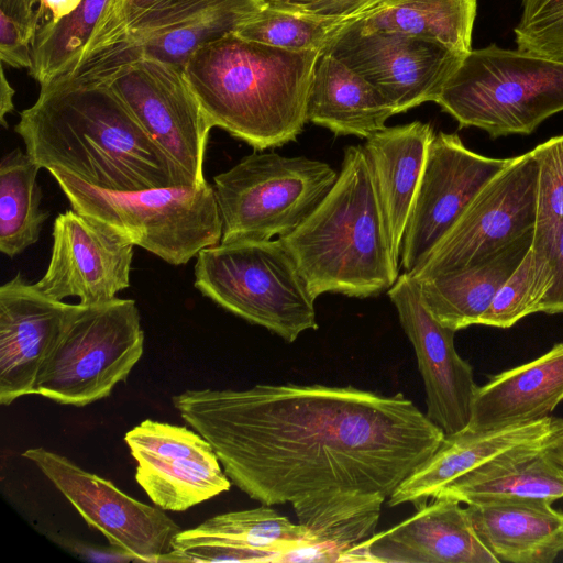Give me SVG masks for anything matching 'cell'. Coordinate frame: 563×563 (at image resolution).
I'll return each instance as SVG.
<instances>
[{
    "mask_svg": "<svg viewBox=\"0 0 563 563\" xmlns=\"http://www.w3.org/2000/svg\"><path fill=\"white\" fill-rule=\"evenodd\" d=\"M173 405L230 481L267 506L339 493L388 498L444 437L402 393L353 386L188 389Z\"/></svg>",
    "mask_w": 563,
    "mask_h": 563,
    "instance_id": "1",
    "label": "cell"
},
{
    "mask_svg": "<svg viewBox=\"0 0 563 563\" xmlns=\"http://www.w3.org/2000/svg\"><path fill=\"white\" fill-rule=\"evenodd\" d=\"M40 87L14 131L41 168L108 191L199 186L147 134L97 65Z\"/></svg>",
    "mask_w": 563,
    "mask_h": 563,
    "instance_id": "2",
    "label": "cell"
},
{
    "mask_svg": "<svg viewBox=\"0 0 563 563\" xmlns=\"http://www.w3.org/2000/svg\"><path fill=\"white\" fill-rule=\"evenodd\" d=\"M320 54L277 48L232 33L198 48L183 68L213 128L264 151L302 132Z\"/></svg>",
    "mask_w": 563,
    "mask_h": 563,
    "instance_id": "3",
    "label": "cell"
},
{
    "mask_svg": "<svg viewBox=\"0 0 563 563\" xmlns=\"http://www.w3.org/2000/svg\"><path fill=\"white\" fill-rule=\"evenodd\" d=\"M314 299L388 290L399 276L372 167L362 145L344 150L338 178L313 211L279 238Z\"/></svg>",
    "mask_w": 563,
    "mask_h": 563,
    "instance_id": "4",
    "label": "cell"
},
{
    "mask_svg": "<svg viewBox=\"0 0 563 563\" xmlns=\"http://www.w3.org/2000/svg\"><path fill=\"white\" fill-rule=\"evenodd\" d=\"M460 128L530 134L563 111V62L490 44L470 51L435 100Z\"/></svg>",
    "mask_w": 563,
    "mask_h": 563,
    "instance_id": "5",
    "label": "cell"
},
{
    "mask_svg": "<svg viewBox=\"0 0 563 563\" xmlns=\"http://www.w3.org/2000/svg\"><path fill=\"white\" fill-rule=\"evenodd\" d=\"M196 257L195 287L227 311L288 343L318 329L316 299L279 238L220 242Z\"/></svg>",
    "mask_w": 563,
    "mask_h": 563,
    "instance_id": "6",
    "label": "cell"
},
{
    "mask_svg": "<svg viewBox=\"0 0 563 563\" xmlns=\"http://www.w3.org/2000/svg\"><path fill=\"white\" fill-rule=\"evenodd\" d=\"M71 208L172 265L187 264L221 242L222 221L213 186L108 191L51 173Z\"/></svg>",
    "mask_w": 563,
    "mask_h": 563,
    "instance_id": "7",
    "label": "cell"
},
{
    "mask_svg": "<svg viewBox=\"0 0 563 563\" xmlns=\"http://www.w3.org/2000/svg\"><path fill=\"white\" fill-rule=\"evenodd\" d=\"M338 178L325 162L275 152L244 156L214 176L221 242L268 240L292 232Z\"/></svg>",
    "mask_w": 563,
    "mask_h": 563,
    "instance_id": "8",
    "label": "cell"
},
{
    "mask_svg": "<svg viewBox=\"0 0 563 563\" xmlns=\"http://www.w3.org/2000/svg\"><path fill=\"white\" fill-rule=\"evenodd\" d=\"M143 350L134 300L78 303L38 375L35 394L62 405L92 404L126 379Z\"/></svg>",
    "mask_w": 563,
    "mask_h": 563,
    "instance_id": "9",
    "label": "cell"
},
{
    "mask_svg": "<svg viewBox=\"0 0 563 563\" xmlns=\"http://www.w3.org/2000/svg\"><path fill=\"white\" fill-rule=\"evenodd\" d=\"M97 65L147 134L194 179L206 183L203 164L213 128L183 66L133 56L122 46L88 62Z\"/></svg>",
    "mask_w": 563,
    "mask_h": 563,
    "instance_id": "10",
    "label": "cell"
},
{
    "mask_svg": "<svg viewBox=\"0 0 563 563\" xmlns=\"http://www.w3.org/2000/svg\"><path fill=\"white\" fill-rule=\"evenodd\" d=\"M537 174L532 151L511 157L408 274L421 280L461 269L533 233Z\"/></svg>",
    "mask_w": 563,
    "mask_h": 563,
    "instance_id": "11",
    "label": "cell"
},
{
    "mask_svg": "<svg viewBox=\"0 0 563 563\" xmlns=\"http://www.w3.org/2000/svg\"><path fill=\"white\" fill-rule=\"evenodd\" d=\"M22 456L33 462L86 523L120 553L139 561L164 562L173 551L181 529L162 508L132 498L110 481L46 449H27Z\"/></svg>",
    "mask_w": 563,
    "mask_h": 563,
    "instance_id": "12",
    "label": "cell"
},
{
    "mask_svg": "<svg viewBox=\"0 0 563 563\" xmlns=\"http://www.w3.org/2000/svg\"><path fill=\"white\" fill-rule=\"evenodd\" d=\"M322 52L372 84L396 114L435 102L465 56L438 42L400 32L357 33L342 26Z\"/></svg>",
    "mask_w": 563,
    "mask_h": 563,
    "instance_id": "13",
    "label": "cell"
},
{
    "mask_svg": "<svg viewBox=\"0 0 563 563\" xmlns=\"http://www.w3.org/2000/svg\"><path fill=\"white\" fill-rule=\"evenodd\" d=\"M509 162L471 151L457 133L434 134L402 238L400 266L405 272L429 254L475 195Z\"/></svg>",
    "mask_w": 563,
    "mask_h": 563,
    "instance_id": "14",
    "label": "cell"
},
{
    "mask_svg": "<svg viewBox=\"0 0 563 563\" xmlns=\"http://www.w3.org/2000/svg\"><path fill=\"white\" fill-rule=\"evenodd\" d=\"M124 441L136 482L163 510L185 511L231 487L211 444L195 430L146 419Z\"/></svg>",
    "mask_w": 563,
    "mask_h": 563,
    "instance_id": "15",
    "label": "cell"
},
{
    "mask_svg": "<svg viewBox=\"0 0 563 563\" xmlns=\"http://www.w3.org/2000/svg\"><path fill=\"white\" fill-rule=\"evenodd\" d=\"M400 325L412 344L421 374L427 417L444 434L464 430L477 389L473 367L454 345L455 331L439 323L421 299L418 282L407 272L387 290Z\"/></svg>",
    "mask_w": 563,
    "mask_h": 563,
    "instance_id": "16",
    "label": "cell"
},
{
    "mask_svg": "<svg viewBox=\"0 0 563 563\" xmlns=\"http://www.w3.org/2000/svg\"><path fill=\"white\" fill-rule=\"evenodd\" d=\"M52 236L47 269L35 283L46 296L97 305L130 286L134 245L126 239L73 208L56 217Z\"/></svg>",
    "mask_w": 563,
    "mask_h": 563,
    "instance_id": "17",
    "label": "cell"
},
{
    "mask_svg": "<svg viewBox=\"0 0 563 563\" xmlns=\"http://www.w3.org/2000/svg\"><path fill=\"white\" fill-rule=\"evenodd\" d=\"M76 307L46 296L20 273L1 285V405L35 394L38 375Z\"/></svg>",
    "mask_w": 563,
    "mask_h": 563,
    "instance_id": "18",
    "label": "cell"
},
{
    "mask_svg": "<svg viewBox=\"0 0 563 563\" xmlns=\"http://www.w3.org/2000/svg\"><path fill=\"white\" fill-rule=\"evenodd\" d=\"M429 500L416 504V512L400 523L346 551L341 562L499 563L477 537L460 500Z\"/></svg>",
    "mask_w": 563,
    "mask_h": 563,
    "instance_id": "19",
    "label": "cell"
},
{
    "mask_svg": "<svg viewBox=\"0 0 563 563\" xmlns=\"http://www.w3.org/2000/svg\"><path fill=\"white\" fill-rule=\"evenodd\" d=\"M268 0H157L126 22V51L184 66L200 47L234 33Z\"/></svg>",
    "mask_w": 563,
    "mask_h": 563,
    "instance_id": "20",
    "label": "cell"
},
{
    "mask_svg": "<svg viewBox=\"0 0 563 563\" xmlns=\"http://www.w3.org/2000/svg\"><path fill=\"white\" fill-rule=\"evenodd\" d=\"M437 496L479 504L563 497V419L550 432L509 448L442 488ZM433 498V497H432Z\"/></svg>",
    "mask_w": 563,
    "mask_h": 563,
    "instance_id": "21",
    "label": "cell"
},
{
    "mask_svg": "<svg viewBox=\"0 0 563 563\" xmlns=\"http://www.w3.org/2000/svg\"><path fill=\"white\" fill-rule=\"evenodd\" d=\"M562 400L563 342L478 386L465 429L481 432L539 421L551 417Z\"/></svg>",
    "mask_w": 563,
    "mask_h": 563,
    "instance_id": "22",
    "label": "cell"
},
{
    "mask_svg": "<svg viewBox=\"0 0 563 563\" xmlns=\"http://www.w3.org/2000/svg\"><path fill=\"white\" fill-rule=\"evenodd\" d=\"M125 34L124 0H82L56 24L36 30L29 74L46 85L124 43Z\"/></svg>",
    "mask_w": 563,
    "mask_h": 563,
    "instance_id": "23",
    "label": "cell"
},
{
    "mask_svg": "<svg viewBox=\"0 0 563 563\" xmlns=\"http://www.w3.org/2000/svg\"><path fill=\"white\" fill-rule=\"evenodd\" d=\"M466 511L498 562L551 563L563 551V511L539 498L470 504Z\"/></svg>",
    "mask_w": 563,
    "mask_h": 563,
    "instance_id": "24",
    "label": "cell"
},
{
    "mask_svg": "<svg viewBox=\"0 0 563 563\" xmlns=\"http://www.w3.org/2000/svg\"><path fill=\"white\" fill-rule=\"evenodd\" d=\"M434 134L430 123L413 121L386 126L363 145L399 263L407 221Z\"/></svg>",
    "mask_w": 563,
    "mask_h": 563,
    "instance_id": "25",
    "label": "cell"
},
{
    "mask_svg": "<svg viewBox=\"0 0 563 563\" xmlns=\"http://www.w3.org/2000/svg\"><path fill=\"white\" fill-rule=\"evenodd\" d=\"M561 420L551 416L496 430L476 432L464 429L444 434L434 453L388 497V506L429 500L463 474L509 448L550 432Z\"/></svg>",
    "mask_w": 563,
    "mask_h": 563,
    "instance_id": "26",
    "label": "cell"
},
{
    "mask_svg": "<svg viewBox=\"0 0 563 563\" xmlns=\"http://www.w3.org/2000/svg\"><path fill=\"white\" fill-rule=\"evenodd\" d=\"M532 240L533 233L527 234L473 265L417 280L422 302L439 323L455 332L478 324Z\"/></svg>",
    "mask_w": 563,
    "mask_h": 563,
    "instance_id": "27",
    "label": "cell"
},
{
    "mask_svg": "<svg viewBox=\"0 0 563 563\" xmlns=\"http://www.w3.org/2000/svg\"><path fill=\"white\" fill-rule=\"evenodd\" d=\"M396 114L390 102L362 76L321 52L310 86L308 121L335 135L368 139Z\"/></svg>",
    "mask_w": 563,
    "mask_h": 563,
    "instance_id": "28",
    "label": "cell"
},
{
    "mask_svg": "<svg viewBox=\"0 0 563 563\" xmlns=\"http://www.w3.org/2000/svg\"><path fill=\"white\" fill-rule=\"evenodd\" d=\"M477 0H389L342 27L357 32L394 31L438 42L466 55Z\"/></svg>",
    "mask_w": 563,
    "mask_h": 563,
    "instance_id": "29",
    "label": "cell"
},
{
    "mask_svg": "<svg viewBox=\"0 0 563 563\" xmlns=\"http://www.w3.org/2000/svg\"><path fill=\"white\" fill-rule=\"evenodd\" d=\"M387 497L373 493H339L305 499L292 506L297 522L311 532L331 562H341L353 547L375 534Z\"/></svg>",
    "mask_w": 563,
    "mask_h": 563,
    "instance_id": "30",
    "label": "cell"
},
{
    "mask_svg": "<svg viewBox=\"0 0 563 563\" xmlns=\"http://www.w3.org/2000/svg\"><path fill=\"white\" fill-rule=\"evenodd\" d=\"M41 167L20 148L0 163V251L14 257L37 242L48 211L40 208L42 189L36 177Z\"/></svg>",
    "mask_w": 563,
    "mask_h": 563,
    "instance_id": "31",
    "label": "cell"
},
{
    "mask_svg": "<svg viewBox=\"0 0 563 563\" xmlns=\"http://www.w3.org/2000/svg\"><path fill=\"white\" fill-rule=\"evenodd\" d=\"M187 531L271 553L275 562H282L284 554L297 544L313 541L308 528L291 522L267 505L220 514Z\"/></svg>",
    "mask_w": 563,
    "mask_h": 563,
    "instance_id": "32",
    "label": "cell"
},
{
    "mask_svg": "<svg viewBox=\"0 0 563 563\" xmlns=\"http://www.w3.org/2000/svg\"><path fill=\"white\" fill-rule=\"evenodd\" d=\"M344 23L317 19L268 4L234 34L287 51H323Z\"/></svg>",
    "mask_w": 563,
    "mask_h": 563,
    "instance_id": "33",
    "label": "cell"
},
{
    "mask_svg": "<svg viewBox=\"0 0 563 563\" xmlns=\"http://www.w3.org/2000/svg\"><path fill=\"white\" fill-rule=\"evenodd\" d=\"M531 151L538 167L531 250L538 257L548 260L563 230V134Z\"/></svg>",
    "mask_w": 563,
    "mask_h": 563,
    "instance_id": "34",
    "label": "cell"
},
{
    "mask_svg": "<svg viewBox=\"0 0 563 563\" xmlns=\"http://www.w3.org/2000/svg\"><path fill=\"white\" fill-rule=\"evenodd\" d=\"M551 279L548 260L530 249L518 267L494 296L478 324L507 329L522 318L539 312Z\"/></svg>",
    "mask_w": 563,
    "mask_h": 563,
    "instance_id": "35",
    "label": "cell"
},
{
    "mask_svg": "<svg viewBox=\"0 0 563 563\" xmlns=\"http://www.w3.org/2000/svg\"><path fill=\"white\" fill-rule=\"evenodd\" d=\"M521 15L514 29L517 48L563 62V0H520Z\"/></svg>",
    "mask_w": 563,
    "mask_h": 563,
    "instance_id": "36",
    "label": "cell"
},
{
    "mask_svg": "<svg viewBox=\"0 0 563 563\" xmlns=\"http://www.w3.org/2000/svg\"><path fill=\"white\" fill-rule=\"evenodd\" d=\"M389 0H268L277 8L308 16L349 23Z\"/></svg>",
    "mask_w": 563,
    "mask_h": 563,
    "instance_id": "37",
    "label": "cell"
},
{
    "mask_svg": "<svg viewBox=\"0 0 563 563\" xmlns=\"http://www.w3.org/2000/svg\"><path fill=\"white\" fill-rule=\"evenodd\" d=\"M0 59L13 68L32 67V41L3 11H0Z\"/></svg>",
    "mask_w": 563,
    "mask_h": 563,
    "instance_id": "38",
    "label": "cell"
},
{
    "mask_svg": "<svg viewBox=\"0 0 563 563\" xmlns=\"http://www.w3.org/2000/svg\"><path fill=\"white\" fill-rule=\"evenodd\" d=\"M551 267L550 285L540 305L539 312L563 313V230L548 258Z\"/></svg>",
    "mask_w": 563,
    "mask_h": 563,
    "instance_id": "39",
    "label": "cell"
},
{
    "mask_svg": "<svg viewBox=\"0 0 563 563\" xmlns=\"http://www.w3.org/2000/svg\"><path fill=\"white\" fill-rule=\"evenodd\" d=\"M81 1L82 0H38L35 13L36 30L56 24L77 9Z\"/></svg>",
    "mask_w": 563,
    "mask_h": 563,
    "instance_id": "40",
    "label": "cell"
},
{
    "mask_svg": "<svg viewBox=\"0 0 563 563\" xmlns=\"http://www.w3.org/2000/svg\"><path fill=\"white\" fill-rule=\"evenodd\" d=\"M14 89L10 85L9 80L5 77L3 67H1L0 71V122L3 128H8L5 122V115L11 113L14 109L13 97Z\"/></svg>",
    "mask_w": 563,
    "mask_h": 563,
    "instance_id": "41",
    "label": "cell"
},
{
    "mask_svg": "<svg viewBox=\"0 0 563 563\" xmlns=\"http://www.w3.org/2000/svg\"><path fill=\"white\" fill-rule=\"evenodd\" d=\"M125 1V14L126 22L129 19L143 11L157 0H124Z\"/></svg>",
    "mask_w": 563,
    "mask_h": 563,
    "instance_id": "42",
    "label": "cell"
},
{
    "mask_svg": "<svg viewBox=\"0 0 563 563\" xmlns=\"http://www.w3.org/2000/svg\"><path fill=\"white\" fill-rule=\"evenodd\" d=\"M7 1H18V0H0V2H7Z\"/></svg>",
    "mask_w": 563,
    "mask_h": 563,
    "instance_id": "43",
    "label": "cell"
}]
</instances>
